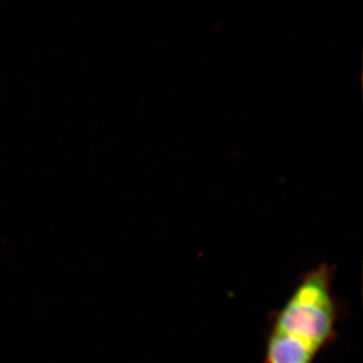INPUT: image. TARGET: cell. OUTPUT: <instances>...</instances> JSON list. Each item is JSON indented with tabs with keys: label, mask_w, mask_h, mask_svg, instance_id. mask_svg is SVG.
Masks as SVG:
<instances>
[{
	"label": "cell",
	"mask_w": 363,
	"mask_h": 363,
	"mask_svg": "<svg viewBox=\"0 0 363 363\" xmlns=\"http://www.w3.org/2000/svg\"><path fill=\"white\" fill-rule=\"evenodd\" d=\"M335 267L327 262L298 277L269 319L262 363H315L338 337L343 307L334 294Z\"/></svg>",
	"instance_id": "6da1fadb"
}]
</instances>
